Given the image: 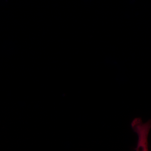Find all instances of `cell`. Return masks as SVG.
<instances>
[{
	"mask_svg": "<svg viewBox=\"0 0 151 151\" xmlns=\"http://www.w3.org/2000/svg\"><path fill=\"white\" fill-rule=\"evenodd\" d=\"M142 120L139 118H136L132 121L131 127L135 133H137L139 136V140L137 146L135 149L137 151L139 150L140 149L142 150H147L148 134L151 127V122H149L146 124H142Z\"/></svg>",
	"mask_w": 151,
	"mask_h": 151,
	"instance_id": "6da1fadb",
	"label": "cell"
}]
</instances>
